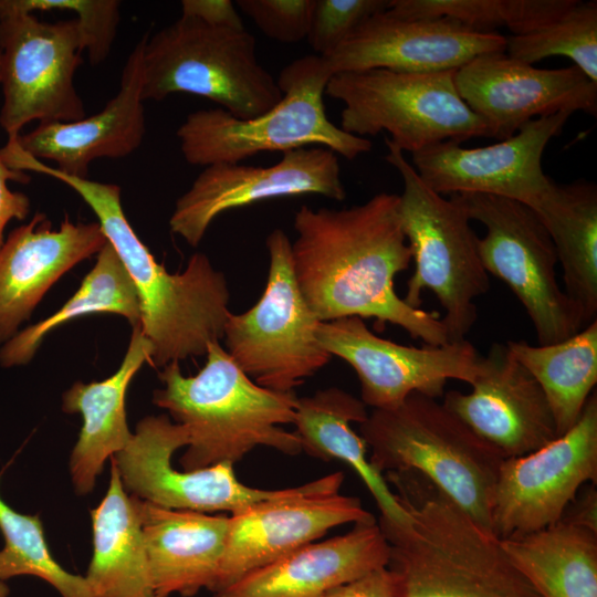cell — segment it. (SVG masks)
<instances>
[{
    "label": "cell",
    "instance_id": "obj_5",
    "mask_svg": "<svg viewBox=\"0 0 597 597\" xmlns=\"http://www.w3.org/2000/svg\"><path fill=\"white\" fill-rule=\"evenodd\" d=\"M368 459L383 475L415 472L492 532L490 504L504 459L438 399L413 392L358 425Z\"/></svg>",
    "mask_w": 597,
    "mask_h": 597
},
{
    "label": "cell",
    "instance_id": "obj_41",
    "mask_svg": "<svg viewBox=\"0 0 597 597\" xmlns=\"http://www.w3.org/2000/svg\"><path fill=\"white\" fill-rule=\"evenodd\" d=\"M181 15L196 18L212 27L242 29V20L230 0H184Z\"/></svg>",
    "mask_w": 597,
    "mask_h": 597
},
{
    "label": "cell",
    "instance_id": "obj_17",
    "mask_svg": "<svg viewBox=\"0 0 597 597\" xmlns=\"http://www.w3.org/2000/svg\"><path fill=\"white\" fill-rule=\"evenodd\" d=\"M301 195H321L336 201L346 198L337 154L313 146L285 151L269 167L240 163L207 166L177 199L169 226L189 245L197 247L221 213Z\"/></svg>",
    "mask_w": 597,
    "mask_h": 597
},
{
    "label": "cell",
    "instance_id": "obj_26",
    "mask_svg": "<svg viewBox=\"0 0 597 597\" xmlns=\"http://www.w3.org/2000/svg\"><path fill=\"white\" fill-rule=\"evenodd\" d=\"M151 353L140 326L134 327L123 362L112 376L88 384L76 381L64 392L63 411L80 413L83 420L69 462L77 495L93 491L106 461L128 443L133 432L126 419V391L143 364H150Z\"/></svg>",
    "mask_w": 597,
    "mask_h": 597
},
{
    "label": "cell",
    "instance_id": "obj_25",
    "mask_svg": "<svg viewBox=\"0 0 597 597\" xmlns=\"http://www.w3.org/2000/svg\"><path fill=\"white\" fill-rule=\"evenodd\" d=\"M139 510L156 593L191 597L201 589L212 590L226 549L229 516L165 509L142 500Z\"/></svg>",
    "mask_w": 597,
    "mask_h": 597
},
{
    "label": "cell",
    "instance_id": "obj_34",
    "mask_svg": "<svg viewBox=\"0 0 597 597\" xmlns=\"http://www.w3.org/2000/svg\"><path fill=\"white\" fill-rule=\"evenodd\" d=\"M0 580L18 576L38 577L61 597H93L84 576L63 568L46 543L40 514H22L0 495Z\"/></svg>",
    "mask_w": 597,
    "mask_h": 597
},
{
    "label": "cell",
    "instance_id": "obj_1",
    "mask_svg": "<svg viewBox=\"0 0 597 597\" xmlns=\"http://www.w3.org/2000/svg\"><path fill=\"white\" fill-rule=\"evenodd\" d=\"M398 207L399 196L388 192L341 209L302 206L293 223L296 283L321 322L373 317L423 344L444 345L439 314L409 306L395 291L396 275L412 259Z\"/></svg>",
    "mask_w": 597,
    "mask_h": 597
},
{
    "label": "cell",
    "instance_id": "obj_3",
    "mask_svg": "<svg viewBox=\"0 0 597 597\" xmlns=\"http://www.w3.org/2000/svg\"><path fill=\"white\" fill-rule=\"evenodd\" d=\"M25 170L70 186L96 214L136 287L140 329L153 346V367L206 355L210 344L223 338L231 314L230 290L224 274L205 253L192 254L181 273H169L134 232L117 185L71 176L33 157L28 159Z\"/></svg>",
    "mask_w": 597,
    "mask_h": 597
},
{
    "label": "cell",
    "instance_id": "obj_38",
    "mask_svg": "<svg viewBox=\"0 0 597 597\" xmlns=\"http://www.w3.org/2000/svg\"><path fill=\"white\" fill-rule=\"evenodd\" d=\"M315 0H238L235 4L268 38L297 43L307 38Z\"/></svg>",
    "mask_w": 597,
    "mask_h": 597
},
{
    "label": "cell",
    "instance_id": "obj_21",
    "mask_svg": "<svg viewBox=\"0 0 597 597\" xmlns=\"http://www.w3.org/2000/svg\"><path fill=\"white\" fill-rule=\"evenodd\" d=\"M471 387L469 392H446L442 404L504 459L527 454L559 437L544 391L506 344L491 345Z\"/></svg>",
    "mask_w": 597,
    "mask_h": 597
},
{
    "label": "cell",
    "instance_id": "obj_20",
    "mask_svg": "<svg viewBox=\"0 0 597 597\" xmlns=\"http://www.w3.org/2000/svg\"><path fill=\"white\" fill-rule=\"evenodd\" d=\"M499 32L474 31L449 19H404L386 11L359 24L328 56L332 76L386 69L429 73L457 70L478 55L505 52Z\"/></svg>",
    "mask_w": 597,
    "mask_h": 597
},
{
    "label": "cell",
    "instance_id": "obj_18",
    "mask_svg": "<svg viewBox=\"0 0 597 597\" xmlns=\"http://www.w3.org/2000/svg\"><path fill=\"white\" fill-rule=\"evenodd\" d=\"M570 115L559 112L532 119L510 138L484 147L440 142L411 154V165L423 184L441 196L484 193L534 210L553 181L542 168L543 153Z\"/></svg>",
    "mask_w": 597,
    "mask_h": 597
},
{
    "label": "cell",
    "instance_id": "obj_13",
    "mask_svg": "<svg viewBox=\"0 0 597 597\" xmlns=\"http://www.w3.org/2000/svg\"><path fill=\"white\" fill-rule=\"evenodd\" d=\"M597 484V396L544 447L502 460L490 504L492 533L506 540L557 523L578 491Z\"/></svg>",
    "mask_w": 597,
    "mask_h": 597
},
{
    "label": "cell",
    "instance_id": "obj_42",
    "mask_svg": "<svg viewBox=\"0 0 597 597\" xmlns=\"http://www.w3.org/2000/svg\"><path fill=\"white\" fill-rule=\"evenodd\" d=\"M561 520L597 532V490L595 483H587L578 491Z\"/></svg>",
    "mask_w": 597,
    "mask_h": 597
},
{
    "label": "cell",
    "instance_id": "obj_32",
    "mask_svg": "<svg viewBox=\"0 0 597 597\" xmlns=\"http://www.w3.org/2000/svg\"><path fill=\"white\" fill-rule=\"evenodd\" d=\"M93 313H113L140 326L142 312L136 287L116 251L107 241L97 253L95 265L77 292L55 313L13 336L0 350L6 366L28 363L44 336L62 324Z\"/></svg>",
    "mask_w": 597,
    "mask_h": 597
},
{
    "label": "cell",
    "instance_id": "obj_31",
    "mask_svg": "<svg viewBox=\"0 0 597 597\" xmlns=\"http://www.w3.org/2000/svg\"><path fill=\"white\" fill-rule=\"evenodd\" d=\"M506 346L544 391L558 436L568 431L597 384V321L558 343L509 341Z\"/></svg>",
    "mask_w": 597,
    "mask_h": 597
},
{
    "label": "cell",
    "instance_id": "obj_43",
    "mask_svg": "<svg viewBox=\"0 0 597 597\" xmlns=\"http://www.w3.org/2000/svg\"><path fill=\"white\" fill-rule=\"evenodd\" d=\"M10 589L7 585V582L0 580V597H9Z\"/></svg>",
    "mask_w": 597,
    "mask_h": 597
},
{
    "label": "cell",
    "instance_id": "obj_19",
    "mask_svg": "<svg viewBox=\"0 0 597 597\" xmlns=\"http://www.w3.org/2000/svg\"><path fill=\"white\" fill-rule=\"evenodd\" d=\"M453 78L460 97L499 140L538 117L559 112L597 114V83L574 64L538 69L506 52H491L457 69Z\"/></svg>",
    "mask_w": 597,
    "mask_h": 597
},
{
    "label": "cell",
    "instance_id": "obj_10",
    "mask_svg": "<svg viewBox=\"0 0 597 597\" xmlns=\"http://www.w3.org/2000/svg\"><path fill=\"white\" fill-rule=\"evenodd\" d=\"M265 245V289L248 311L229 315L223 348L255 384L276 391H294L326 366L332 355L316 337L321 321L296 283L289 237L274 229Z\"/></svg>",
    "mask_w": 597,
    "mask_h": 597
},
{
    "label": "cell",
    "instance_id": "obj_36",
    "mask_svg": "<svg viewBox=\"0 0 597 597\" xmlns=\"http://www.w3.org/2000/svg\"><path fill=\"white\" fill-rule=\"evenodd\" d=\"M119 7L117 0H0V17L35 11H74L90 62L97 65L111 52L119 22Z\"/></svg>",
    "mask_w": 597,
    "mask_h": 597
},
{
    "label": "cell",
    "instance_id": "obj_29",
    "mask_svg": "<svg viewBox=\"0 0 597 597\" xmlns=\"http://www.w3.org/2000/svg\"><path fill=\"white\" fill-rule=\"evenodd\" d=\"M535 213L563 270L564 292L586 327L597 315V188L586 180L552 181Z\"/></svg>",
    "mask_w": 597,
    "mask_h": 597
},
{
    "label": "cell",
    "instance_id": "obj_28",
    "mask_svg": "<svg viewBox=\"0 0 597 597\" xmlns=\"http://www.w3.org/2000/svg\"><path fill=\"white\" fill-rule=\"evenodd\" d=\"M91 521L93 552L84 577L93 597H161L151 582L139 500L126 492L112 459L107 491Z\"/></svg>",
    "mask_w": 597,
    "mask_h": 597
},
{
    "label": "cell",
    "instance_id": "obj_22",
    "mask_svg": "<svg viewBox=\"0 0 597 597\" xmlns=\"http://www.w3.org/2000/svg\"><path fill=\"white\" fill-rule=\"evenodd\" d=\"M107 242L98 222L74 223L65 217L57 230L43 213L13 230L0 248V343L17 335L48 290L69 270Z\"/></svg>",
    "mask_w": 597,
    "mask_h": 597
},
{
    "label": "cell",
    "instance_id": "obj_30",
    "mask_svg": "<svg viewBox=\"0 0 597 597\" xmlns=\"http://www.w3.org/2000/svg\"><path fill=\"white\" fill-rule=\"evenodd\" d=\"M501 542L541 597H597V532L561 520Z\"/></svg>",
    "mask_w": 597,
    "mask_h": 597
},
{
    "label": "cell",
    "instance_id": "obj_15",
    "mask_svg": "<svg viewBox=\"0 0 597 597\" xmlns=\"http://www.w3.org/2000/svg\"><path fill=\"white\" fill-rule=\"evenodd\" d=\"M188 442L185 427L169 416L143 418L126 447L112 458L126 492L165 509L235 514L295 489L249 486L238 480L231 463L180 471L172 455Z\"/></svg>",
    "mask_w": 597,
    "mask_h": 597
},
{
    "label": "cell",
    "instance_id": "obj_33",
    "mask_svg": "<svg viewBox=\"0 0 597 597\" xmlns=\"http://www.w3.org/2000/svg\"><path fill=\"white\" fill-rule=\"evenodd\" d=\"M577 0H390L387 12L404 19H449L474 31L530 34L565 14Z\"/></svg>",
    "mask_w": 597,
    "mask_h": 597
},
{
    "label": "cell",
    "instance_id": "obj_9",
    "mask_svg": "<svg viewBox=\"0 0 597 597\" xmlns=\"http://www.w3.org/2000/svg\"><path fill=\"white\" fill-rule=\"evenodd\" d=\"M454 71L337 73L325 94L344 103L339 126L344 132L364 138L388 132L402 153L446 140L492 138L488 124L460 97Z\"/></svg>",
    "mask_w": 597,
    "mask_h": 597
},
{
    "label": "cell",
    "instance_id": "obj_4",
    "mask_svg": "<svg viewBox=\"0 0 597 597\" xmlns=\"http://www.w3.org/2000/svg\"><path fill=\"white\" fill-rule=\"evenodd\" d=\"M206 356L205 366L193 376L182 375L178 362L163 367V387L153 396V402L187 430L189 442L179 460L182 469L234 464L256 447L300 453L297 436L281 427L293 425L295 392L255 384L220 342L210 344Z\"/></svg>",
    "mask_w": 597,
    "mask_h": 597
},
{
    "label": "cell",
    "instance_id": "obj_11",
    "mask_svg": "<svg viewBox=\"0 0 597 597\" xmlns=\"http://www.w3.org/2000/svg\"><path fill=\"white\" fill-rule=\"evenodd\" d=\"M471 220L485 228L478 239L482 264L506 283L524 306L538 345L558 343L583 329L580 314L557 283V255L544 224L530 207L484 193L451 195Z\"/></svg>",
    "mask_w": 597,
    "mask_h": 597
},
{
    "label": "cell",
    "instance_id": "obj_16",
    "mask_svg": "<svg viewBox=\"0 0 597 597\" xmlns=\"http://www.w3.org/2000/svg\"><path fill=\"white\" fill-rule=\"evenodd\" d=\"M338 471L302 485L285 496L261 502L229 516L224 554L211 591L216 595L331 528L375 520L356 496L339 493Z\"/></svg>",
    "mask_w": 597,
    "mask_h": 597
},
{
    "label": "cell",
    "instance_id": "obj_6",
    "mask_svg": "<svg viewBox=\"0 0 597 597\" xmlns=\"http://www.w3.org/2000/svg\"><path fill=\"white\" fill-rule=\"evenodd\" d=\"M332 77L325 60L305 55L287 64L276 80L282 98L270 111L240 119L226 109L190 113L177 129L186 161L207 167L237 164L261 151H285L321 146L346 159L373 147L368 138L344 132L326 116L324 100Z\"/></svg>",
    "mask_w": 597,
    "mask_h": 597
},
{
    "label": "cell",
    "instance_id": "obj_23",
    "mask_svg": "<svg viewBox=\"0 0 597 597\" xmlns=\"http://www.w3.org/2000/svg\"><path fill=\"white\" fill-rule=\"evenodd\" d=\"M143 45L144 36L126 60L116 95L101 112L75 122H42L32 132L19 135L20 148L38 160L54 163L64 174L84 178L93 160L133 154L146 133Z\"/></svg>",
    "mask_w": 597,
    "mask_h": 597
},
{
    "label": "cell",
    "instance_id": "obj_37",
    "mask_svg": "<svg viewBox=\"0 0 597 597\" xmlns=\"http://www.w3.org/2000/svg\"><path fill=\"white\" fill-rule=\"evenodd\" d=\"M390 7V0H315L307 40L328 56L364 21Z\"/></svg>",
    "mask_w": 597,
    "mask_h": 597
},
{
    "label": "cell",
    "instance_id": "obj_12",
    "mask_svg": "<svg viewBox=\"0 0 597 597\" xmlns=\"http://www.w3.org/2000/svg\"><path fill=\"white\" fill-rule=\"evenodd\" d=\"M85 51L77 19L54 22L33 13L0 18V126L8 143L32 121L75 122L85 117L74 75Z\"/></svg>",
    "mask_w": 597,
    "mask_h": 597
},
{
    "label": "cell",
    "instance_id": "obj_40",
    "mask_svg": "<svg viewBox=\"0 0 597 597\" xmlns=\"http://www.w3.org/2000/svg\"><path fill=\"white\" fill-rule=\"evenodd\" d=\"M9 179L18 182H28L30 177L22 171L9 168L0 153V248L3 244V229L11 219H24L30 209L29 198L21 192H13L9 189Z\"/></svg>",
    "mask_w": 597,
    "mask_h": 597
},
{
    "label": "cell",
    "instance_id": "obj_8",
    "mask_svg": "<svg viewBox=\"0 0 597 597\" xmlns=\"http://www.w3.org/2000/svg\"><path fill=\"white\" fill-rule=\"evenodd\" d=\"M385 143V159L402 179L398 210L415 262L402 300L420 308L421 294L430 290L444 310L441 321L449 343L464 341L478 320L474 300L490 289L479 238L464 208L427 187L404 153L388 138Z\"/></svg>",
    "mask_w": 597,
    "mask_h": 597
},
{
    "label": "cell",
    "instance_id": "obj_2",
    "mask_svg": "<svg viewBox=\"0 0 597 597\" xmlns=\"http://www.w3.org/2000/svg\"><path fill=\"white\" fill-rule=\"evenodd\" d=\"M410 519L379 520L400 597H541L501 540L415 472L384 474Z\"/></svg>",
    "mask_w": 597,
    "mask_h": 597
},
{
    "label": "cell",
    "instance_id": "obj_35",
    "mask_svg": "<svg viewBox=\"0 0 597 597\" xmlns=\"http://www.w3.org/2000/svg\"><path fill=\"white\" fill-rule=\"evenodd\" d=\"M505 52L534 64L551 56H565L597 83V1L576 3L554 22L525 35L506 38Z\"/></svg>",
    "mask_w": 597,
    "mask_h": 597
},
{
    "label": "cell",
    "instance_id": "obj_27",
    "mask_svg": "<svg viewBox=\"0 0 597 597\" xmlns=\"http://www.w3.org/2000/svg\"><path fill=\"white\" fill-rule=\"evenodd\" d=\"M367 417L359 398L338 387H328L297 398L294 433L302 451L326 461L341 460L358 474L379 509V520L404 525L410 519L408 511L384 475L374 469L365 441L350 426L362 423Z\"/></svg>",
    "mask_w": 597,
    "mask_h": 597
},
{
    "label": "cell",
    "instance_id": "obj_39",
    "mask_svg": "<svg viewBox=\"0 0 597 597\" xmlns=\"http://www.w3.org/2000/svg\"><path fill=\"white\" fill-rule=\"evenodd\" d=\"M322 597H400L397 579L388 566L337 586Z\"/></svg>",
    "mask_w": 597,
    "mask_h": 597
},
{
    "label": "cell",
    "instance_id": "obj_44",
    "mask_svg": "<svg viewBox=\"0 0 597 597\" xmlns=\"http://www.w3.org/2000/svg\"><path fill=\"white\" fill-rule=\"evenodd\" d=\"M0 55H1V52H0Z\"/></svg>",
    "mask_w": 597,
    "mask_h": 597
},
{
    "label": "cell",
    "instance_id": "obj_7",
    "mask_svg": "<svg viewBox=\"0 0 597 597\" xmlns=\"http://www.w3.org/2000/svg\"><path fill=\"white\" fill-rule=\"evenodd\" d=\"M176 93L206 97L240 119L256 117L282 98L245 28L212 27L185 15L144 35L143 101Z\"/></svg>",
    "mask_w": 597,
    "mask_h": 597
},
{
    "label": "cell",
    "instance_id": "obj_14",
    "mask_svg": "<svg viewBox=\"0 0 597 597\" xmlns=\"http://www.w3.org/2000/svg\"><path fill=\"white\" fill-rule=\"evenodd\" d=\"M316 337L353 367L360 400L373 409L396 408L413 392L438 399L449 379L471 385L480 371L482 355L468 339L406 346L375 335L357 316L321 322Z\"/></svg>",
    "mask_w": 597,
    "mask_h": 597
},
{
    "label": "cell",
    "instance_id": "obj_24",
    "mask_svg": "<svg viewBox=\"0 0 597 597\" xmlns=\"http://www.w3.org/2000/svg\"><path fill=\"white\" fill-rule=\"evenodd\" d=\"M389 544L378 521L306 544L240 578L217 597H322L333 588L388 566Z\"/></svg>",
    "mask_w": 597,
    "mask_h": 597
}]
</instances>
